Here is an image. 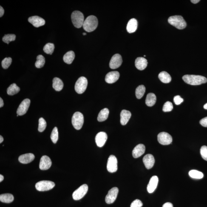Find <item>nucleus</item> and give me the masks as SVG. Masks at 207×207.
I'll list each match as a JSON object with an SVG mask.
<instances>
[{"instance_id": "1", "label": "nucleus", "mask_w": 207, "mask_h": 207, "mask_svg": "<svg viewBox=\"0 0 207 207\" xmlns=\"http://www.w3.org/2000/svg\"><path fill=\"white\" fill-rule=\"evenodd\" d=\"M182 78L187 84L191 85H199L207 82L206 77L200 75H185Z\"/></svg>"}, {"instance_id": "2", "label": "nucleus", "mask_w": 207, "mask_h": 207, "mask_svg": "<svg viewBox=\"0 0 207 207\" xmlns=\"http://www.w3.org/2000/svg\"><path fill=\"white\" fill-rule=\"evenodd\" d=\"M98 25V20L96 17L90 15L84 20L83 27L86 31L90 32L93 31Z\"/></svg>"}, {"instance_id": "3", "label": "nucleus", "mask_w": 207, "mask_h": 207, "mask_svg": "<svg viewBox=\"0 0 207 207\" xmlns=\"http://www.w3.org/2000/svg\"><path fill=\"white\" fill-rule=\"evenodd\" d=\"M168 21L170 24L180 30L184 29L186 27V21L180 15L170 17L168 19Z\"/></svg>"}, {"instance_id": "4", "label": "nucleus", "mask_w": 207, "mask_h": 207, "mask_svg": "<svg viewBox=\"0 0 207 207\" xmlns=\"http://www.w3.org/2000/svg\"><path fill=\"white\" fill-rule=\"evenodd\" d=\"M71 18L72 24L75 27L80 28L84 24V16L83 14L79 11H75L72 13Z\"/></svg>"}, {"instance_id": "5", "label": "nucleus", "mask_w": 207, "mask_h": 207, "mask_svg": "<svg viewBox=\"0 0 207 207\" xmlns=\"http://www.w3.org/2000/svg\"><path fill=\"white\" fill-rule=\"evenodd\" d=\"M84 121V116L81 113L77 112L74 114L72 117V123L76 129L79 130L81 129Z\"/></svg>"}, {"instance_id": "6", "label": "nucleus", "mask_w": 207, "mask_h": 207, "mask_svg": "<svg viewBox=\"0 0 207 207\" xmlns=\"http://www.w3.org/2000/svg\"><path fill=\"white\" fill-rule=\"evenodd\" d=\"M55 186V183L50 181L44 180L38 182L35 185V188L38 191L50 190Z\"/></svg>"}, {"instance_id": "7", "label": "nucleus", "mask_w": 207, "mask_h": 207, "mask_svg": "<svg viewBox=\"0 0 207 207\" xmlns=\"http://www.w3.org/2000/svg\"><path fill=\"white\" fill-rule=\"evenodd\" d=\"M88 82L85 77L82 76L78 78L75 85V90L77 93L81 94L87 88Z\"/></svg>"}, {"instance_id": "8", "label": "nucleus", "mask_w": 207, "mask_h": 207, "mask_svg": "<svg viewBox=\"0 0 207 207\" xmlns=\"http://www.w3.org/2000/svg\"><path fill=\"white\" fill-rule=\"evenodd\" d=\"M88 189V187L87 185H81L74 191L72 194V198L75 200H79L82 198L87 193Z\"/></svg>"}, {"instance_id": "9", "label": "nucleus", "mask_w": 207, "mask_h": 207, "mask_svg": "<svg viewBox=\"0 0 207 207\" xmlns=\"http://www.w3.org/2000/svg\"><path fill=\"white\" fill-rule=\"evenodd\" d=\"M158 140L160 144L163 145H168L172 142V137L170 135L166 132H162L158 134Z\"/></svg>"}, {"instance_id": "10", "label": "nucleus", "mask_w": 207, "mask_h": 207, "mask_svg": "<svg viewBox=\"0 0 207 207\" xmlns=\"http://www.w3.org/2000/svg\"><path fill=\"white\" fill-rule=\"evenodd\" d=\"M107 168L109 172L114 173L117 170V160L116 157L113 155L109 156L108 159Z\"/></svg>"}, {"instance_id": "11", "label": "nucleus", "mask_w": 207, "mask_h": 207, "mask_svg": "<svg viewBox=\"0 0 207 207\" xmlns=\"http://www.w3.org/2000/svg\"><path fill=\"white\" fill-rule=\"evenodd\" d=\"M119 193L118 188L113 187L108 191L107 195L105 198V201L108 204L113 203L116 199Z\"/></svg>"}, {"instance_id": "12", "label": "nucleus", "mask_w": 207, "mask_h": 207, "mask_svg": "<svg viewBox=\"0 0 207 207\" xmlns=\"http://www.w3.org/2000/svg\"><path fill=\"white\" fill-rule=\"evenodd\" d=\"M30 101L29 99H26L23 100L17 110V113L18 115L21 116L25 114L30 106Z\"/></svg>"}, {"instance_id": "13", "label": "nucleus", "mask_w": 207, "mask_h": 207, "mask_svg": "<svg viewBox=\"0 0 207 207\" xmlns=\"http://www.w3.org/2000/svg\"><path fill=\"white\" fill-rule=\"evenodd\" d=\"M123 63L121 56L119 54H116L112 57L109 63L111 68L115 69L119 67Z\"/></svg>"}, {"instance_id": "14", "label": "nucleus", "mask_w": 207, "mask_h": 207, "mask_svg": "<svg viewBox=\"0 0 207 207\" xmlns=\"http://www.w3.org/2000/svg\"><path fill=\"white\" fill-rule=\"evenodd\" d=\"M52 162L48 156L44 155L41 157L39 164L40 169L45 170L49 169L51 166Z\"/></svg>"}, {"instance_id": "15", "label": "nucleus", "mask_w": 207, "mask_h": 207, "mask_svg": "<svg viewBox=\"0 0 207 207\" xmlns=\"http://www.w3.org/2000/svg\"><path fill=\"white\" fill-rule=\"evenodd\" d=\"M107 136L106 133L101 132L98 133L95 137V141L97 146L102 147L104 146L107 140Z\"/></svg>"}, {"instance_id": "16", "label": "nucleus", "mask_w": 207, "mask_h": 207, "mask_svg": "<svg viewBox=\"0 0 207 207\" xmlns=\"http://www.w3.org/2000/svg\"><path fill=\"white\" fill-rule=\"evenodd\" d=\"M28 21L34 27H39L44 25L45 24V21L43 18L38 16H34L30 17Z\"/></svg>"}, {"instance_id": "17", "label": "nucleus", "mask_w": 207, "mask_h": 207, "mask_svg": "<svg viewBox=\"0 0 207 207\" xmlns=\"http://www.w3.org/2000/svg\"><path fill=\"white\" fill-rule=\"evenodd\" d=\"M120 74L117 71H113L108 72L105 77V81L109 84L115 83L119 78Z\"/></svg>"}, {"instance_id": "18", "label": "nucleus", "mask_w": 207, "mask_h": 207, "mask_svg": "<svg viewBox=\"0 0 207 207\" xmlns=\"http://www.w3.org/2000/svg\"><path fill=\"white\" fill-rule=\"evenodd\" d=\"M143 161L146 168L150 169L153 167L155 160L153 155L148 154L143 157Z\"/></svg>"}, {"instance_id": "19", "label": "nucleus", "mask_w": 207, "mask_h": 207, "mask_svg": "<svg viewBox=\"0 0 207 207\" xmlns=\"http://www.w3.org/2000/svg\"><path fill=\"white\" fill-rule=\"evenodd\" d=\"M158 182V177L157 176H154L151 178L147 185V190L150 193H152L155 190L157 187Z\"/></svg>"}, {"instance_id": "20", "label": "nucleus", "mask_w": 207, "mask_h": 207, "mask_svg": "<svg viewBox=\"0 0 207 207\" xmlns=\"http://www.w3.org/2000/svg\"><path fill=\"white\" fill-rule=\"evenodd\" d=\"M145 150L146 147L144 145L139 144L137 145L132 151L133 157L134 158H138L144 154Z\"/></svg>"}, {"instance_id": "21", "label": "nucleus", "mask_w": 207, "mask_h": 207, "mask_svg": "<svg viewBox=\"0 0 207 207\" xmlns=\"http://www.w3.org/2000/svg\"><path fill=\"white\" fill-rule=\"evenodd\" d=\"M147 60L143 57H138L135 61V66L139 70H144L147 66Z\"/></svg>"}, {"instance_id": "22", "label": "nucleus", "mask_w": 207, "mask_h": 207, "mask_svg": "<svg viewBox=\"0 0 207 207\" xmlns=\"http://www.w3.org/2000/svg\"><path fill=\"white\" fill-rule=\"evenodd\" d=\"M120 123L125 126L129 122L131 116V113L129 111L123 110L120 113Z\"/></svg>"}, {"instance_id": "23", "label": "nucleus", "mask_w": 207, "mask_h": 207, "mask_svg": "<svg viewBox=\"0 0 207 207\" xmlns=\"http://www.w3.org/2000/svg\"><path fill=\"white\" fill-rule=\"evenodd\" d=\"M35 158V155L33 154H26L20 156L18 158V161L21 163L27 164L33 161Z\"/></svg>"}, {"instance_id": "24", "label": "nucleus", "mask_w": 207, "mask_h": 207, "mask_svg": "<svg viewBox=\"0 0 207 207\" xmlns=\"http://www.w3.org/2000/svg\"><path fill=\"white\" fill-rule=\"evenodd\" d=\"M138 23L137 20L133 18L131 19L128 22L127 26V30L129 33H132L135 32L137 28Z\"/></svg>"}, {"instance_id": "25", "label": "nucleus", "mask_w": 207, "mask_h": 207, "mask_svg": "<svg viewBox=\"0 0 207 207\" xmlns=\"http://www.w3.org/2000/svg\"><path fill=\"white\" fill-rule=\"evenodd\" d=\"M63 83L60 79L58 78H55L53 80V87L55 91L60 92L63 89Z\"/></svg>"}, {"instance_id": "26", "label": "nucleus", "mask_w": 207, "mask_h": 207, "mask_svg": "<svg viewBox=\"0 0 207 207\" xmlns=\"http://www.w3.org/2000/svg\"><path fill=\"white\" fill-rule=\"evenodd\" d=\"M75 58V54L74 52L70 51L66 53L63 57V61L68 64H71Z\"/></svg>"}, {"instance_id": "27", "label": "nucleus", "mask_w": 207, "mask_h": 207, "mask_svg": "<svg viewBox=\"0 0 207 207\" xmlns=\"http://www.w3.org/2000/svg\"><path fill=\"white\" fill-rule=\"evenodd\" d=\"M157 98L155 94L153 93H150L148 94L146 96V104L148 106L152 107L155 105Z\"/></svg>"}, {"instance_id": "28", "label": "nucleus", "mask_w": 207, "mask_h": 207, "mask_svg": "<svg viewBox=\"0 0 207 207\" xmlns=\"http://www.w3.org/2000/svg\"><path fill=\"white\" fill-rule=\"evenodd\" d=\"M158 78L162 83H168L170 82L171 78L170 75L166 72H162L158 75Z\"/></svg>"}, {"instance_id": "29", "label": "nucleus", "mask_w": 207, "mask_h": 207, "mask_svg": "<svg viewBox=\"0 0 207 207\" xmlns=\"http://www.w3.org/2000/svg\"><path fill=\"white\" fill-rule=\"evenodd\" d=\"M109 110L107 108L101 110L98 114V120L99 122H103L107 119L109 116Z\"/></svg>"}, {"instance_id": "30", "label": "nucleus", "mask_w": 207, "mask_h": 207, "mask_svg": "<svg viewBox=\"0 0 207 207\" xmlns=\"http://www.w3.org/2000/svg\"><path fill=\"white\" fill-rule=\"evenodd\" d=\"M14 200V197L12 194L9 193L2 194L0 195V201L3 203H9Z\"/></svg>"}, {"instance_id": "31", "label": "nucleus", "mask_w": 207, "mask_h": 207, "mask_svg": "<svg viewBox=\"0 0 207 207\" xmlns=\"http://www.w3.org/2000/svg\"><path fill=\"white\" fill-rule=\"evenodd\" d=\"M20 91V88L15 83L11 84L7 89L8 95L13 96L18 93Z\"/></svg>"}, {"instance_id": "32", "label": "nucleus", "mask_w": 207, "mask_h": 207, "mask_svg": "<svg viewBox=\"0 0 207 207\" xmlns=\"http://www.w3.org/2000/svg\"><path fill=\"white\" fill-rule=\"evenodd\" d=\"M146 92V87L144 85H141L137 88L135 90V95L137 98L140 99L144 95Z\"/></svg>"}, {"instance_id": "33", "label": "nucleus", "mask_w": 207, "mask_h": 207, "mask_svg": "<svg viewBox=\"0 0 207 207\" xmlns=\"http://www.w3.org/2000/svg\"><path fill=\"white\" fill-rule=\"evenodd\" d=\"M189 174L190 177L194 179H200L204 177L203 173L197 170H191L189 171Z\"/></svg>"}, {"instance_id": "34", "label": "nucleus", "mask_w": 207, "mask_h": 207, "mask_svg": "<svg viewBox=\"0 0 207 207\" xmlns=\"http://www.w3.org/2000/svg\"><path fill=\"white\" fill-rule=\"evenodd\" d=\"M45 62V58L43 55H40L37 57V61L35 63V66L36 68H41L44 66Z\"/></svg>"}, {"instance_id": "35", "label": "nucleus", "mask_w": 207, "mask_h": 207, "mask_svg": "<svg viewBox=\"0 0 207 207\" xmlns=\"http://www.w3.org/2000/svg\"><path fill=\"white\" fill-rule=\"evenodd\" d=\"M54 49H55V45L54 44L49 43L45 45L43 50L46 53L52 55L53 53L54 52Z\"/></svg>"}, {"instance_id": "36", "label": "nucleus", "mask_w": 207, "mask_h": 207, "mask_svg": "<svg viewBox=\"0 0 207 207\" xmlns=\"http://www.w3.org/2000/svg\"><path fill=\"white\" fill-rule=\"evenodd\" d=\"M16 38V36L14 34H9L5 35L2 38V41L8 44L12 41H14Z\"/></svg>"}, {"instance_id": "37", "label": "nucleus", "mask_w": 207, "mask_h": 207, "mask_svg": "<svg viewBox=\"0 0 207 207\" xmlns=\"http://www.w3.org/2000/svg\"><path fill=\"white\" fill-rule=\"evenodd\" d=\"M50 138L53 143H57L58 139V129L57 127L54 128L53 130Z\"/></svg>"}, {"instance_id": "38", "label": "nucleus", "mask_w": 207, "mask_h": 207, "mask_svg": "<svg viewBox=\"0 0 207 207\" xmlns=\"http://www.w3.org/2000/svg\"><path fill=\"white\" fill-rule=\"evenodd\" d=\"M47 127V123L45 120L43 118H40L39 119V125H38V131L40 132H43L45 129Z\"/></svg>"}, {"instance_id": "39", "label": "nucleus", "mask_w": 207, "mask_h": 207, "mask_svg": "<svg viewBox=\"0 0 207 207\" xmlns=\"http://www.w3.org/2000/svg\"><path fill=\"white\" fill-rule=\"evenodd\" d=\"M12 59L10 57L6 58L2 61V66L3 68L7 69L11 64Z\"/></svg>"}, {"instance_id": "40", "label": "nucleus", "mask_w": 207, "mask_h": 207, "mask_svg": "<svg viewBox=\"0 0 207 207\" xmlns=\"http://www.w3.org/2000/svg\"><path fill=\"white\" fill-rule=\"evenodd\" d=\"M173 109V106L172 103L170 102L167 101L164 104L163 107V111L164 112H170Z\"/></svg>"}, {"instance_id": "41", "label": "nucleus", "mask_w": 207, "mask_h": 207, "mask_svg": "<svg viewBox=\"0 0 207 207\" xmlns=\"http://www.w3.org/2000/svg\"><path fill=\"white\" fill-rule=\"evenodd\" d=\"M200 154L202 158L207 161V146H202L200 149Z\"/></svg>"}, {"instance_id": "42", "label": "nucleus", "mask_w": 207, "mask_h": 207, "mask_svg": "<svg viewBox=\"0 0 207 207\" xmlns=\"http://www.w3.org/2000/svg\"><path fill=\"white\" fill-rule=\"evenodd\" d=\"M143 206V203L141 201L136 199L131 203V207H142Z\"/></svg>"}, {"instance_id": "43", "label": "nucleus", "mask_w": 207, "mask_h": 207, "mask_svg": "<svg viewBox=\"0 0 207 207\" xmlns=\"http://www.w3.org/2000/svg\"><path fill=\"white\" fill-rule=\"evenodd\" d=\"M184 100L180 96L177 95L174 97V102L176 105H180L183 102Z\"/></svg>"}, {"instance_id": "44", "label": "nucleus", "mask_w": 207, "mask_h": 207, "mask_svg": "<svg viewBox=\"0 0 207 207\" xmlns=\"http://www.w3.org/2000/svg\"><path fill=\"white\" fill-rule=\"evenodd\" d=\"M200 123L202 126L204 127H207V117H205L202 119L200 121Z\"/></svg>"}, {"instance_id": "45", "label": "nucleus", "mask_w": 207, "mask_h": 207, "mask_svg": "<svg viewBox=\"0 0 207 207\" xmlns=\"http://www.w3.org/2000/svg\"><path fill=\"white\" fill-rule=\"evenodd\" d=\"M162 207H174L172 203L167 202L164 204Z\"/></svg>"}, {"instance_id": "46", "label": "nucleus", "mask_w": 207, "mask_h": 207, "mask_svg": "<svg viewBox=\"0 0 207 207\" xmlns=\"http://www.w3.org/2000/svg\"><path fill=\"white\" fill-rule=\"evenodd\" d=\"M1 8H0V17L1 18L4 15V9H3V7H2L1 6Z\"/></svg>"}, {"instance_id": "47", "label": "nucleus", "mask_w": 207, "mask_h": 207, "mask_svg": "<svg viewBox=\"0 0 207 207\" xmlns=\"http://www.w3.org/2000/svg\"><path fill=\"white\" fill-rule=\"evenodd\" d=\"M4 103L3 100L1 98H0V107H2L4 106Z\"/></svg>"}, {"instance_id": "48", "label": "nucleus", "mask_w": 207, "mask_h": 207, "mask_svg": "<svg viewBox=\"0 0 207 207\" xmlns=\"http://www.w3.org/2000/svg\"><path fill=\"white\" fill-rule=\"evenodd\" d=\"M200 1V0H191V2L193 4H196L198 3Z\"/></svg>"}, {"instance_id": "49", "label": "nucleus", "mask_w": 207, "mask_h": 207, "mask_svg": "<svg viewBox=\"0 0 207 207\" xmlns=\"http://www.w3.org/2000/svg\"><path fill=\"white\" fill-rule=\"evenodd\" d=\"M4 179V176L2 175V174H0V182H1Z\"/></svg>"}, {"instance_id": "50", "label": "nucleus", "mask_w": 207, "mask_h": 207, "mask_svg": "<svg viewBox=\"0 0 207 207\" xmlns=\"http://www.w3.org/2000/svg\"><path fill=\"white\" fill-rule=\"evenodd\" d=\"M3 140H4V139H3V137L1 135L0 136V143H2Z\"/></svg>"}, {"instance_id": "51", "label": "nucleus", "mask_w": 207, "mask_h": 207, "mask_svg": "<svg viewBox=\"0 0 207 207\" xmlns=\"http://www.w3.org/2000/svg\"><path fill=\"white\" fill-rule=\"evenodd\" d=\"M203 107L205 109L207 110V103Z\"/></svg>"}, {"instance_id": "52", "label": "nucleus", "mask_w": 207, "mask_h": 207, "mask_svg": "<svg viewBox=\"0 0 207 207\" xmlns=\"http://www.w3.org/2000/svg\"><path fill=\"white\" fill-rule=\"evenodd\" d=\"M83 35H86V33H83Z\"/></svg>"}]
</instances>
